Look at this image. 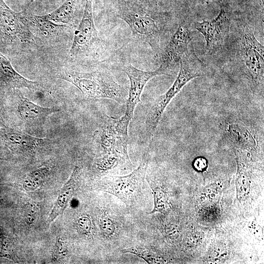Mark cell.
<instances>
[{"label": "cell", "mask_w": 264, "mask_h": 264, "mask_svg": "<svg viewBox=\"0 0 264 264\" xmlns=\"http://www.w3.org/2000/svg\"><path fill=\"white\" fill-rule=\"evenodd\" d=\"M7 126L5 125V121L4 119L3 107L2 104V102L0 98V127Z\"/></svg>", "instance_id": "f1b7e54d"}, {"label": "cell", "mask_w": 264, "mask_h": 264, "mask_svg": "<svg viewBox=\"0 0 264 264\" xmlns=\"http://www.w3.org/2000/svg\"><path fill=\"white\" fill-rule=\"evenodd\" d=\"M50 168L44 166L39 167L29 172L21 183V187L26 191H33L41 186L49 175Z\"/></svg>", "instance_id": "ac0fdd59"}, {"label": "cell", "mask_w": 264, "mask_h": 264, "mask_svg": "<svg viewBox=\"0 0 264 264\" xmlns=\"http://www.w3.org/2000/svg\"><path fill=\"white\" fill-rule=\"evenodd\" d=\"M230 20L229 11L222 6L214 19L195 22V28L203 35L208 52H215L222 46L229 31Z\"/></svg>", "instance_id": "ba28073f"}, {"label": "cell", "mask_w": 264, "mask_h": 264, "mask_svg": "<svg viewBox=\"0 0 264 264\" xmlns=\"http://www.w3.org/2000/svg\"><path fill=\"white\" fill-rule=\"evenodd\" d=\"M248 228L250 233L257 239L260 240L263 239V228L255 220H253L249 222Z\"/></svg>", "instance_id": "484cf974"}, {"label": "cell", "mask_w": 264, "mask_h": 264, "mask_svg": "<svg viewBox=\"0 0 264 264\" xmlns=\"http://www.w3.org/2000/svg\"><path fill=\"white\" fill-rule=\"evenodd\" d=\"M122 70L129 77L130 87L126 101L125 112L120 118L129 125L135 107L141 101V95L147 83L156 76L169 75V69L160 65L156 70L144 71L129 65L124 66Z\"/></svg>", "instance_id": "8992f818"}, {"label": "cell", "mask_w": 264, "mask_h": 264, "mask_svg": "<svg viewBox=\"0 0 264 264\" xmlns=\"http://www.w3.org/2000/svg\"><path fill=\"white\" fill-rule=\"evenodd\" d=\"M198 0V1H204V0Z\"/></svg>", "instance_id": "4dcf8cb0"}, {"label": "cell", "mask_w": 264, "mask_h": 264, "mask_svg": "<svg viewBox=\"0 0 264 264\" xmlns=\"http://www.w3.org/2000/svg\"><path fill=\"white\" fill-rule=\"evenodd\" d=\"M12 92L15 97L18 114L29 126H41L49 115L60 110L57 107L45 108L35 104L25 97L19 89Z\"/></svg>", "instance_id": "4fadbf2b"}, {"label": "cell", "mask_w": 264, "mask_h": 264, "mask_svg": "<svg viewBox=\"0 0 264 264\" xmlns=\"http://www.w3.org/2000/svg\"><path fill=\"white\" fill-rule=\"evenodd\" d=\"M23 88L36 91L42 88L38 82L28 80L19 73L0 51V93Z\"/></svg>", "instance_id": "5bb4252c"}, {"label": "cell", "mask_w": 264, "mask_h": 264, "mask_svg": "<svg viewBox=\"0 0 264 264\" xmlns=\"http://www.w3.org/2000/svg\"><path fill=\"white\" fill-rule=\"evenodd\" d=\"M194 169L198 172L205 171L208 167L207 160L202 157H198L195 159L193 163Z\"/></svg>", "instance_id": "4316f807"}, {"label": "cell", "mask_w": 264, "mask_h": 264, "mask_svg": "<svg viewBox=\"0 0 264 264\" xmlns=\"http://www.w3.org/2000/svg\"><path fill=\"white\" fill-rule=\"evenodd\" d=\"M94 138L102 151V156L118 160L121 158L132 165L128 152V127L118 119L109 117L94 132Z\"/></svg>", "instance_id": "277c9868"}, {"label": "cell", "mask_w": 264, "mask_h": 264, "mask_svg": "<svg viewBox=\"0 0 264 264\" xmlns=\"http://www.w3.org/2000/svg\"><path fill=\"white\" fill-rule=\"evenodd\" d=\"M151 189L152 190L154 207L153 209L148 214L154 213H166L170 209V204L166 193L162 188L155 182L148 181Z\"/></svg>", "instance_id": "d6986e66"}, {"label": "cell", "mask_w": 264, "mask_h": 264, "mask_svg": "<svg viewBox=\"0 0 264 264\" xmlns=\"http://www.w3.org/2000/svg\"><path fill=\"white\" fill-rule=\"evenodd\" d=\"M37 212V207L33 206H30L27 208L25 213V219L28 223H31L34 220V217L36 213Z\"/></svg>", "instance_id": "83f0119b"}, {"label": "cell", "mask_w": 264, "mask_h": 264, "mask_svg": "<svg viewBox=\"0 0 264 264\" xmlns=\"http://www.w3.org/2000/svg\"><path fill=\"white\" fill-rule=\"evenodd\" d=\"M118 17L129 26L133 35L148 41L152 47L159 32L157 22L149 14L139 11H123Z\"/></svg>", "instance_id": "8fae6325"}, {"label": "cell", "mask_w": 264, "mask_h": 264, "mask_svg": "<svg viewBox=\"0 0 264 264\" xmlns=\"http://www.w3.org/2000/svg\"><path fill=\"white\" fill-rule=\"evenodd\" d=\"M99 224L101 232L106 236L111 237L115 234V223L104 210H101L99 212Z\"/></svg>", "instance_id": "44dd1931"}, {"label": "cell", "mask_w": 264, "mask_h": 264, "mask_svg": "<svg viewBox=\"0 0 264 264\" xmlns=\"http://www.w3.org/2000/svg\"><path fill=\"white\" fill-rule=\"evenodd\" d=\"M23 12L12 10L3 0H0V44L9 46L18 42H31L33 36L27 25Z\"/></svg>", "instance_id": "5b68a950"}, {"label": "cell", "mask_w": 264, "mask_h": 264, "mask_svg": "<svg viewBox=\"0 0 264 264\" xmlns=\"http://www.w3.org/2000/svg\"><path fill=\"white\" fill-rule=\"evenodd\" d=\"M68 253V247L66 242L60 238L57 237L53 248L52 260L56 262L64 258Z\"/></svg>", "instance_id": "603a6c76"}, {"label": "cell", "mask_w": 264, "mask_h": 264, "mask_svg": "<svg viewBox=\"0 0 264 264\" xmlns=\"http://www.w3.org/2000/svg\"><path fill=\"white\" fill-rule=\"evenodd\" d=\"M242 48V60L251 80L256 86L263 84L264 47L247 26L244 28Z\"/></svg>", "instance_id": "52a82bcc"}, {"label": "cell", "mask_w": 264, "mask_h": 264, "mask_svg": "<svg viewBox=\"0 0 264 264\" xmlns=\"http://www.w3.org/2000/svg\"><path fill=\"white\" fill-rule=\"evenodd\" d=\"M82 0H66L60 7L44 16L54 23H72L78 16Z\"/></svg>", "instance_id": "2e32d148"}, {"label": "cell", "mask_w": 264, "mask_h": 264, "mask_svg": "<svg viewBox=\"0 0 264 264\" xmlns=\"http://www.w3.org/2000/svg\"><path fill=\"white\" fill-rule=\"evenodd\" d=\"M0 139L13 153L31 154L46 145L48 139L30 135L16 129L0 127Z\"/></svg>", "instance_id": "30bf717a"}, {"label": "cell", "mask_w": 264, "mask_h": 264, "mask_svg": "<svg viewBox=\"0 0 264 264\" xmlns=\"http://www.w3.org/2000/svg\"><path fill=\"white\" fill-rule=\"evenodd\" d=\"M28 21L38 29L48 34L53 33L65 25L57 24L47 19L44 16L32 15L27 17Z\"/></svg>", "instance_id": "ffe728a7"}, {"label": "cell", "mask_w": 264, "mask_h": 264, "mask_svg": "<svg viewBox=\"0 0 264 264\" xmlns=\"http://www.w3.org/2000/svg\"><path fill=\"white\" fill-rule=\"evenodd\" d=\"M211 259L214 262H220L227 256V251L225 247L222 244L218 243L213 246L210 250Z\"/></svg>", "instance_id": "d4e9b609"}, {"label": "cell", "mask_w": 264, "mask_h": 264, "mask_svg": "<svg viewBox=\"0 0 264 264\" xmlns=\"http://www.w3.org/2000/svg\"><path fill=\"white\" fill-rule=\"evenodd\" d=\"M59 77L75 86L86 98L110 99L119 103L127 100V91L108 70L86 72L66 69L60 74Z\"/></svg>", "instance_id": "7a4b0ae2"}, {"label": "cell", "mask_w": 264, "mask_h": 264, "mask_svg": "<svg viewBox=\"0 0 264 264\" xmlns=\"http://www.w3.org/2000/svg\"><path fill=\"white\" fill-rule=\"evenodd\" d=\"M85 1L83 16L75 31L70 49L72 55H78L88 50L98 40L93 16V0Z\"/></svg>", "instance_id": "9c48e42d"}, {"label": "cell", "mask_w": 264, "mask_h": 264, "mask_svg": "<svg viewBox=\"0 0 264 264\" xmlns=\"http://www.w3.org/2000/svg\"><path fill=\"white\" fill-rule=\"evenodd\" d=\"M80 174V168L78 166H75L69 179L59 191L57 200L48 219L49 223L62 214L67 206L73 196Z\"/></svg>", "instance_id": "9a60e30c"}, {"label": "cell", "mask_w": 264, "mask_h": 264, "mask_svg": "<svg viewBox=\"0 0 264 264\" xmlns=\"http://www.w3.org/2000/svg\"><path fill=\"white\" fill-rule=\"evenodd\" d=\"M192 38V33L187 24L183 23L179 25L163 51L160 65L170 69L179 63L188 50Z\"/></svg>", "instance_id": "7c38bea8"}, {"label": "cell", "mask_w": 264, "mask_h": 264, "mask_svg": "<svg viewBox=\"0 0 264 264\" xmlns=\"http://www.w3.org/2000/svg\"><path fill=\"white\" fill-rule=\"evenodd\" d=\"M148 156V149L138 167L127 175L104 177L101 190L117 197L128 205L134 203L139 197L144 182Z\"/></svg>", "instance_id": "3957f363"}, {"label": "cell", "mask_w": 264, "mask_h": 264, "mask_svg": "<svg viewBox=\"0 0 264 264\" xmlns=\"http://www.w3.org/2000/svg\"><path fill=\"white\" fill-rule=\"evenodd\" d=\"M180 68L175 81L163 94L157 97L148 109L145 117L147 132L153 136L162 115L171 100L191 80L203 75L205 66L191 44L180 61Z\"/></svg>", "instance_id": "6da1fadb"}, {"label": "cell", "mask_w": 264, "mask_h": 264, "mask_svg": "<svg viewBox=\"0 0 264 264\" xmlns=\"http://www.w3.org/2000/svg\"><path fill=\"white\" fill-rule=\"evenodd\" d=\"M123 253H131L143 259L148 264H154L160 262L150 250L139 246L131 247L122 250Z\"/></svg>", "instance_id": "7402d4cb"}, {"label": "cell", "mask_w": 264, "mask_h": 264, "mask_svg": "<svg viewBox=\"0 0 264 264\" xmlns=\"http://www.w3.org/2000/svg\"><path fill=\"white\" fill-rule=\"evenodd\" d=\"M235 186L237 198L240 201L245 200L249 197L251 188L250 173L245 164L238 157Z\"/></svg>", "instance_id": "e0dca14e"}, {"label": "cell", "mask_w": 264, "mask_h": 264, "mask_svg": "<svg viewBox=\"0 0 264 264\" xmlns=\"http://www.w3.org/2000/svg\"><path fill=\"white\" fill-rule=\"evenodd\" d=\"M4 156L5 154L3 152H0V160L5 159L6 158L4 157Z\"/></svg>", "instance_id": "f546056e"}, {"label": "cell", "mask_w": 264, "mask_h": 264, "mask_svg": "<svg viewBox=\"0 0 264 264\" xmlns=\"http://www.w3.org/2000/svg\"><path fill=\"white\" fill-rule=\"evenodd\" d=\"M79 230L84 234L89 235L92 233L93 224L91 218L88 216L80 217L77 221Z\"/></svg>", "instance_id": "cb8c5ba5"}]
</instances>
